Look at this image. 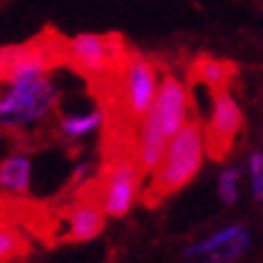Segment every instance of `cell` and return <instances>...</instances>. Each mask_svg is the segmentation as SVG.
<instances>
[{"instance_id": "obj_8", "label": "cell", "mask_w": 263, "mask_h": 263, "mask_svg": "<svg viewBox=\"0 0 263 263\" xmlns=\"http://www.w3.org/2000/svg\"><path fill=\"white\" fill-rule=\"evenodd\" d=\"M249 247V232L239 224L222 227L220 232L196 241L186 249V256L191 258H208V261H234L239 258Z\"/></svg>"}, {"instance_id": "obj_9", "label": "cell", "mask_w": 263, "mask_h": 263, "mask_svg": "<svg viewBox=\"0 0 263 263\" xmlns=\"http://www.w3.org/2000/svg\"><path fill=\"white\" fill-rule=\"evenodd\" d=\"M106 210L99 198H80L68 213V241H89L104 230Z\"/></svg>"}, {"instance_id": "obj_12", "label": "cell", "mask_w": 263, "mask_h": 263, "mask_svg": "<svg viewBox=\"0 0 263 263\" xmlns=\"http://www.w3.org/2000/svg\"><path fill=\"white\" fill-rule=\"evenodd\" d=\"M104 123L102 111H87V114H72L61 119V133L68 140H80V138L95 133L97 128Z\"/></svg>"}, {"instance_id": "obj_13", "label": "cell", "mask_w": 263, "mask_h": 263, "mask_svg": "<svg viewBox=\"0 0 263 263\" xmlns=\"http://www.w3.org/2000/svg\"><path fill=\"white\" fill-rule=\"evenodd\" d=\"M24 251V241L15 230H10L8 224L0 222V261H10Z\"/></svg>"}, {"instance_id": "obj_16", "label": "cell", "mask_w": 263, "mask_h": 263, "mask_svg": "<svg viewBox=\"0 0 263 263\" xmlns=\"http://www.w3.org/2000/svg\"><path fill=\"white\" fill-rule=\"evenodd\" d=\"M254 196L256 198H261L263 200V174H258V176H254Z\"/></svg>"}, {"instance_id": "obj_3", "label": "cell", "mask_w": 263, "mask_h": 263, "mask_svg": "<svg viewBox=\"0 0 263 263\" xmlns=\"http://www.w3.org/2000/svg\"><path fill=\"white\" fill-rule=\"evenodd\" d=\"M58 89L48 75H27L8 82L0 95V128L22 130L39 123L56 109Z\"/></svg>"}, {"instance_id": "obj_4", "label": "cell", "mask_w": 263, "mask_h": 263, "mask_svg": "<svg viewBox=\"0 0 263 263\" xmlns=\"http://www.w3.org/2000/svg\"><path fill=\"white\" fill-rule=\"evenodd\" d=\"M128 56L130 51L119 34H78L68 41L65 63L82 78L102 82L119 75Z\"/></svg>"}, {"instance_id": "obj_14", "label": "cell", "mask_w": 263, "mask_h": 263, "mask_svg": "<svg viewBox=\"0 0 263 263\" xmlns=\"http://www.w3.org/2000/svg\"><path fill=\"white\" fill-rule=\"evenodd\" d=\"M217 191H220V198L232 205L239 196V169H224L217 181Z\"/></svg>"}, {"instance_id": "obj_2", "label": "cell", "mask_w": 263, "mask_h": 263, "mask_svg": "<svg viewBox=\"0 0 263 263\" xmlns=\"http://www.w3.org/2000/svg\"><path fill=\"white\" fill-rule=\"evenodd\" d=\"M143 167L138 160V145H119L106 150L102 179L95 183L97 198L102 200L109 217H123L136 205V198L143 183Z\"/></svg>"}, {"instance_id": "obj_1", "label": "cell", "mask_w": 263, "mask_h": 263, "mask_svg": "<svg viewBox=\"0 0 263 263\" xmlns=\"http://www.w3.org/2000/svg\"><path fill=\"white\" fill-rule=\"evenodd\" d=\"M205 150V128H200L198 121H186L181 130L169 140L160 167L152 172V183L143 193L145 205H155L160 198L181 191L200 172Z\"/></svg>"}, {"instance_id": "obj_10", "label": "cell", "mask_w": 263, "mask_h": 263, "mask_svg": "<svg viewBox=\"0 0 263 263\" xmlns=\"http://www.w3.org/2000/svg\"><path fill=\"white\" fill-rule=\"evenodd\" d=\"M234 75H237V65L232 61H222V58L198 56L191 65V80L205 85L210 89V95L230 87Z\"/></svg>"}, {"instance_id": "obj_5", "label": "cell", "mask_w": 263, "mask_h": 263, "mask_svg": "<svg viewBox=\"0 0 263 263\" xmlns=\"http://www.w3.org/2000/svg\"><path fill=\"white\" fill-rule=\"evenodd\" d=\"M160 75L152 61L145 56L130 53L121 75L114 82V99L119 104L123 119L130 123H140L150 111L152 102L160 89Z\"/></svg>"}, {"instance_id": "obj_7", "label": "cell", "mask_w": 263, "mask_h": 263, "mask_svg": "<svg viewBox=\"0 0 263 263\" xmlns=\"http://www.w3.org/2000/svg\"><path fill=\"white\" fill-rule=\"evenodd\" d=\"M189 102H191V97H189L186 85L172 72L162 75L160 89H157V97L150 109L160 116L169 138H174L183 128V123L189 121Z\"/></svg>"}, {"instance_id": "obj_15", "label": "cell", "mask_w": 263, "mask_h": 263, "mask_svg": "<svg viewBox=\"0 0 263 263\" xmlns=\"http://www.w3.org/2000/svg\"><path fill=\"white\" fill-rule=\"evenodd\" d=\"M249 174H251V179L263 174V155L261 152H254V155L249 157Z\"/></svg>"}, {"instance_id": "obj_6", "label": "cell", "mask_w": 263, "mask_h": 263, "mask_svg": "<svg viewBox=\"0 0 263 263\" xmlns=\"http://www.w3.org/2000/svg\"><path fill=\"white\" fill-rule=\"evenodd\" d=\"M241 123H244V116H241L237 99L230 95V89L213 92V111H210V121L205 126L208 155L215 160H222L239 136Z\"/></svg>"}, {"instance_id": "obj_11", "label": "cell", "mask_w": 263, "mask_h": 263, "mask_svg": "<svg viewBox=\"0 0 263 263\" xmlns=\"http://www.w3.org/2000/svg\"><path fill=\"white\" fill-rule=\"evenodd\" d=\"M32 186V160L27 155H10L0 162V191L24 196Z\"/></svg>"}]
</instances>
